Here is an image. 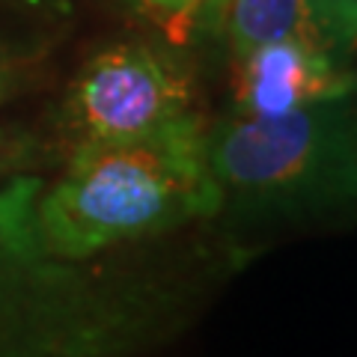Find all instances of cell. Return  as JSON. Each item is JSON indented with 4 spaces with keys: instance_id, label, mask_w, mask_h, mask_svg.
<instances>
[{
    "instance_id": "4",
    "label": "cell",
    "mask_w": 357,
    "mask_h": 357,
    "mask_svg": "<svg viewBox=\"0 0 357 357\" xmlns=\"http://www.w3.org/2000/svg\"><path fill=\"white\" fill-rule=\"evenodd\" d=\"M194 84L173 54L149 42L96 51L60 105V131L75 146L131 140L194 116Z\"/></svg>"
},
{
    "instance_id": "1",
    "label": "cell",
    "mask_w": 357,
    "mask_h": 357,
    "mask_svg": "<svg viewBox=\"0 0 357 357\" xmlns=\"http://www.w3.org/2000/svg\"><path fill=\"white\" fill-rule=\"evenodd\" d=\"M42 185L0 140V357H143L173 337L194 292L178 268L54 256L36 223Z\"/></svg>"
},
{
    "instance_id": "9",
    "label": "cell",
    "mask_w": 357,
    "mask_h": 357,
    "mask_svg": "<svg viewBox=\"0 0 357 357\" xmlns=\"http://www.w3.org/2000/svg\"><path fill=\"white\" fill-rule=\"evenodd\" d=\"M325 3L331 6V13L340 18V24L357 45V0H325Z\"/></svg>"
},
{
    "instance_id": "8",
    "label": "cell",
    "mask_w": 357,
    "mask_h": 357,
    "mask_svg": "<svg viewBox=\"0 0 357 357\" xmlns=\"http://www.w3.org/2000/svg\"><path fill=\"white\" fill-rule=\"evenodd\" d=\"M229 0H199L197 9V24L208 33H220L223 27V13H227Z\"/></svg>"
},
{
    "instance_id": "5",
    "label": "cell",
    "mask_w": 357,
    "mask_h": 357,
    "mask_svg": "<svg viewBox=\"0 0 357 357\" xmlns=\"http://www.w3.org/2000/svg\"><path fill=\"white\" fill-rule=\"evenodd\" d=\"M357 89V69L307 42H271L236 60V114L277 116Z\"/></svg>"
},
{
    "instance_id": "7",
    "label": "cell",
    "mask_w": 357,
    "mask_h": 357,
    "mask_svg": "<svg viewBox=\"0 0 357 357\" xmlns=\"http://www.w3.org/2000/svg\"><path fill=\"white\" fill-rule=\"evenodd\" d=\"M131 6H137L140 13H149V15H158L161 21H167L170 27H176L178 33L182 30V9H178V0H128Z\"/></svg>"
},
{
    "instance_id": "6",
    "label": "cell",
    "mask_w": 357,
    "mask_h": 357,
    "mask_svg": "<svg viewBox=\"0 0 357 357\" xmlns=\"http://www.w3.org/2000/svg\"><path fill=\"white\" fill-rule=\"evenodd\" d=\"M220 33L236 60L271 42H307L351 69L357 60V45L325 0H229Z\"/></svg>"
},
{
    "instance_id": "2",
    "label": "cell",
    "mask_w": 357,
    "mask_h": 357,
    "mask_svg": "<svg viewBox=\"0 0 357 357\" xmlns=\"http://www.w3.org/2000/svg\"><path fill=\"white\" fill-rule=\"evenodd\" d=\"M215 215L220 194L197 114L143 137L75 146L36 199L39 236L60 259H96Z\"/></svg>"
},
{
    "instance_id": "10",
    "label": "cell",
    "mask_w": 357,
    "mask_h": 357,
    "mask_svg": "<svg viewBox=\"0 0 357 357\" xmlns=\"http://www.w3.org/2000/svg\"><path fill=\"white\" fill-rule=\"evenodd\" d=\"M178 9H182V30H191L197 24L199 0H178Z\"/></svg>"
},
{
    "instance_id": "11",
    "label": "cell",
    "mask_w": 357,
    "mask_h": 357,
    "mask_svg": "<svg viewBox=\"0 0 357 357\" xmlns=\"http://www.w3.org/2000/svg\"><path fill=\"white\" fill-rule=\"evenodd\" d=\"M9 84H13V66H9V60L0 54V102L6 98V89Z\"/></svg>"
},
{
    "instance_id": "3",
    "label": "cell",
    "mask_w": 357,
    "mask_h": 357,
    "mask_svg": "<svg viewBox=\"0 0 357 357\" xmlns=\"http://www.w3.org/2000/svg\"><path fill=\"white\" fill-rule=\"evenodd\" d=\"M220 211L244 227L357 215V89L277 116L206 128Z\"/></svg>"
}]
</instances>
